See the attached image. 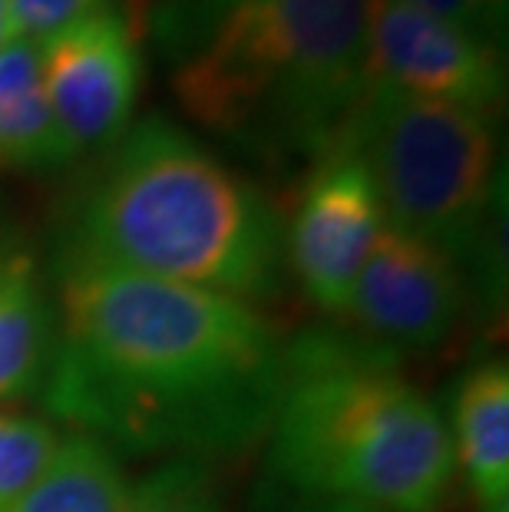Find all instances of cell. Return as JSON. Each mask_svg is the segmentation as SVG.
I'll return each mask as SVG.
<instances>
[{"instance_id": "cell-7", "label": "cell", "mask_w": 509, "mask_h": 512, "mask_svg": "<svg viewBox=\"0 0 509 512\" xmlns=\"http://www.w3.org/2000/svg\"><path fill=\"white\" fill-rule=\"evenodd\" d=\"M367 76L391 90L493 116L506 76L496 43L404 0H371Z\"/></svg>"}, {"instance_id": "cell-9", "label": "cell", "mask_w": 509, "mask_h": 512, "mask_svg": "<svg viewBox=\"0 0 509 512\" xmlns=\"http://www.w3.org/2000/svg\"><path fill=\"white\" fill-rule=\"evenodd\" d=\"M467 308L463 265L450 252L384 225L344 314L404 347L440 344Z\"/></svg>"}, {"instance_id": "cell-12", "label": "cell", "mask_w": 509, "mask_h": 512, "mask_svg": "<svg viewBox=\"0 0 509 512\" xmlns=\"http://www.w3.org/2000/svg\"><path fill=\"white\" fill-rule=\"evenodd\" d=\"M73 162L43 90L40 43L10 37L0 50V166L60 169Z\"/></svg>"}, {"instance_id": "cell-15", "label": "cell", "mask_w": 509, "mask_h": 512, "mask_svg": "<svg viewBox=\"0 0 509 512\" xmlns=\"http://www.w3.org/2000/svg\"><path fill=\"white\" fill-rule=\"evenodd\" d=\"M123 512H222L199 463L179 460L129 489Z\"/></svg>"}, {"instance_id": "cell-8", "label": "cell", "mask_w": 509, "mask_h": 512, "mask_svg": "<svg viewBox=\"0 0 509 512\" xmlns=\"http://www.w3.org/2000/svg\"><path fill=\"white\" fill-rule=\"evenodd\" d=\"M43 90L73 159L86 149L113 146L126 133L139 76L133 27L113 10L80 20L40 47Z\"/></svg>"}, {"instance_id": "cell-16", "label": "cell", "mask_w": 509, "mask_h": 512, "mask_svg": "<svg viewBox=\"0 0 509 512\" xmlns=\"http://www.w3.org/2000/svg\"><path fill=\"white\" fill-rule=\"evenodd\" d=\"M238 4H245V0H156V7H149L146 14V24L153 27L162 47L182 60Z\"/></svg>"}, {"instance_id": "cell-18", "label": "cell", "mask_w": 509, "mask_h": 512, "mask_svg": "<svg viewBox=\"0 0 509 512\" xmlns=\"http://www.w3.org/2000/svg\"><path fill=\"white\" fill-rule=\"evenodd\" d=\"M404 4H414L433 17L450 20L467 34H476L490 43L503 37L506 27V0H404Z\"/></svg>"}, {"instance_id": "cell-4", "label": "cell", "mask_w": 509, "mask_h": 512, "mask_svg": "<svg viewBox=\"0 0 509 512\" xmlns=\"http://www.w3.org/2000/svg\"><path fill=\"white\" fill-rule=\"evenodd\" d=\"M371 0H245L179 60L196 123L262 156H324L351 126L367 76Z\"/></svg>"}, {"instance_id": "cell-19", "label": "cell", "mask_w": 509, "mask_h": 512, "mask_svg": "<svg viewBox=\"0 0 509 512\" xmlns=\"http://www.w3.org/2000/svg\"><path fill=\"white\" fill-rule=\"evenodd\" d=\"M10 40V17H7V0H0V50Z\"/></svg>"}, {"instance_id": "cell-11", "label": "cell", "mask_w": 509, "mask_h": 512, "mask_svg": "<svg viewBox=\"0 0 509 512\" xmlns=\"http://www.w3.org/2000/svg\"><path fill=\"white\" fill-rule=\"evenodd\" d=\"M57 311L24 252H0V403L27 397L47 380Z\"/></svg>"}, {"instance_id": "cell-2", "label": "cell", "mask_w": 509, "mask_h": 512, "mask_svg": "<svg viewBox=\"0 0 509 512\" xmlns=\"http://www.w3.org/2000/svg\"><path fill=\"white\" fill-rule=\"evenodd\" d=\"M281 248L265 195L169 119L149 116L116 139L60 258L248 301L278 285Z\"/></svg>"}, {"instance_id": "cell-5", "label": "cell", "mask_w": 509, "mask_h": 512, "mask_svg": "<svg viewBox=\"0 0 509 512\" xmlns=\"http://www.w3.org/2000/svg\"><path fill=\"white\" fill-rule=\"evenodd\" d=\"M341 139L364 162L384 225L460 265L480 255L496 195L493 116L367 83Z\"/></svg>"}, {"instance_id": "cell-13", "label": "cell", "mask_w": 509, "mask_h": 512, "mask_svg": "<svg viewBox=\"0 0 509 512\" xmlns=\"http://www.w3.org/2000/svg\"><path fill=\"white\" fill-rule=\"evenodd\" d=\"M129 486L116 453L90 437H67L10 512H123Z\"/></svg>"}, {"instance_id": "cell-14", "label": "cell", "mask_w": 509, "mask_h": 512, "mask_svg": "<svg viewBox=\"0 0 509 512\" xmlns=\"http://www.w3.org/2000/svg\"><path fill=\"white\" fill-rule=\"evenodd\" d=\"M60 433L30 413L0 410V512H10L60 450Z\"/></svg>"}, {"instance_id": "cell-3", "label": "cell", "mask_w": 509, "mask_h": 512, "mask_svg": "<svg viewBox=\"0 0 509 512\" xmlns=\"http://www.w3.org/2000/svg\"><path fill=\"white\" fill-rule=\"evenodd\" d=\"M272 466L354 512H443L457 463L440 410L381 354L308 337L288 347Z\"/></svg>"}, {"instance_id": "cell-1", "label": "cell", "mask_w": 509, "mask_h": 512, "mask_svg": "<svg viewBox=\"0 0 509 512\" xmlns=\"http://www.w3.org/2000/svg\"><path fill=\"white\" fill-rule=\"evenodd\" d=\"M47 407L106 450L219 453L272 427L288 347L252 304L209 288L57 265Z\"/></svg>"}, {"instance_id": "cell-10", "label": "cell", "mask_w": 509, "mask_h": 512, "mask_svg": "<svg viewBox=\"0 0 509 512\" xmlns=\"http://www.w3.org/2000/svg\"><path fill=\"white\" fill-rule=\"evenodd\" d=\"M450 446L480 512H509V367H473L453 400Z\"/></svg>"}, {"instance_id": "cell-17", "label": "cell", "mask_w": 509, "mask_h": 512, "mask_svg": "<svg viewBox=\"0 0 509 512\" xmlns=\"http://www.w3.org/2000/svg\"><path fill=\"white\" fill-rule=\"evenodd\" d=\"M103 0H7L10 37H24L34 43H47L63 30L77 27L80 20L100 14Z\"/></svg>"}, {"instance_id": "cell-6", "label": "cell", "mask_w": 509, "mask_h": 512, "mask_svg": "<svg viewBox=\"0 0 509 512\" xmlns=\"http://www.w3.org/2000/svg\"><path fill=\"white\" fill-rule=\"evenodd\" d=\"M384 228L377 192L357 152L338 139L298 195L285 235V255L308 301L324 314H344L367 255Z\"/></svg>"}]
</instances>
